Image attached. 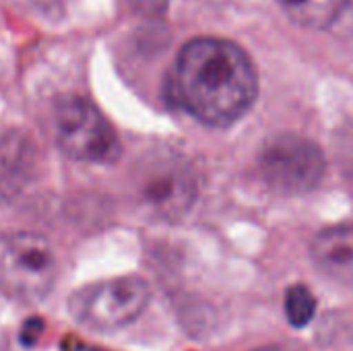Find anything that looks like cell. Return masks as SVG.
<instances>
[{
	"instance_id": "7a4b0ae2",
	"label": "cell",
	"mask_w": 353,
	"mask_h": 351,
	"mask_svg": "<svg viewBox=\"0 0 353 351\" xmlns=\"http://www.w3.org/2000/svg\"><path fill=\"white\" fill-rule=\"evenodd\" d=\"M58 277L52 244L33 232L0 234V294L19 304L46 300Z\"/></svg>"
},
{
	"instance_id": "52a82bcc",
	"label": "cell",
	"mask_w": 353,
	"mask_h": 351,
	"mask_svg": "<svg viewBox=\"0 0 353 351\" xmlns=\"http://www.w3.org/2000/svg\"><path fill=\"white\" fill-rule=\"evenodd\" d=\"M310 254L323 275L353 288V225H335L319 232Z\"/></svg>"
},
{
	"instance_id": "30bf717a",
	"label": "cell",
	"mask_w": 353,
	"mask_h": 351,
	"mask_svg": "<svg viewBox=\"0 0 353 351\" xmlns=\"http://www.w3.org/2000/svg\"><path fill=\"white\" fill-rule=\"evenodd\" d=\"M132 8L147 17V19H159L165 14L168 6H170V0H130Z\"/></svg>"
},
{
	"instance_id": "9c48e42d",
	"label": "cell",
	"mask_w": 353,
	"mask_h": 351,
	"mask_svg": "<svg viewBox=\"0 0 353 351\" xmlns=\"http://www.w3.org/2000/svg\"><path fill=\"white\" fill-rule=\"evenodd\" d=\"M285 319L290 321L292 327L302 329L310 325V321L316 314V298L306 285H292L285 292Z\"/></svg>"
},
{
	"instance_id": "6da1fadb",
	"label": "cell",
	"mask_w": 353,
	"mask_h": 351,
	"mask_svg": "<svg viewBox=\"0 0 353 351\" xmlns=\"http://www.w3.org/2000/svg\"><path fill=\"white\" fill-rule=\"evenodd\" d=\"M176 101L207 126H230L254 103L259 79L248 54L219 37L188 41L174 66Z\"/></svg>"
},
{
	"instance_id": "5b68a950",
	"label": "cell",
	"mask_w": 353,
	"mask_h": 351,
	"mask_svg": "<svg viewBox=\"0 0 353 351\" xmlns=\"http://www.w3.org/2000/svg\"><path fill=\"white\" fill-rule=\"evenodd\" d=\"M56 141L64 155L83 163H116L122 145L105 116L85 97H64L56 108Z\"/></svg>"
},
{
	"instance_id": "3957f363",
	"label": "cell",
	"mask_w": 353,
	"mask_h": 351,
	"mask_svg": "<svg viewBox=\"0 0 353 351\" xmlns=\"http://www.w3.org/2000/svg\"><path fill=\"white\" fill-rule=\"evenodd\" d=\"M263 182L277 194L298 197L314 190L327 172L323 149L296 132L273 134L256 159Z\"/></svg>"
},
{
	"instance_id": "8992f818",
	"label": "cell",
	"mask_w": 353,
	"mask_h": 351,
	"mask_svg": "<svg viewBox=\"0 0 353 351\" xmlns=\"http://www.w3.org/2000/svg\"><path fill=\"white\" fill-rule=\"evenodd\" d=\"M137 192L147 213L172 221L194 205L199 180L188 159L174 151H159L139 166Z\"/></svg>"
},
{
	"instance_id": "277c9868",
	"label": "cell",
	"mask_w": 353,
	"mask_h": 351,
	"mask_svg": "<svg viewBox=\"0 0 353 351\" xmlns=\"http://www.w3.org/2000/svg\"><path fill=\"white\" fill-rule=\"evenodd\" d=\"M149 298L145 279L126 275L79 288L68 298V312L85 329L118 331L143 314Z\"/></svg>"
},
{
	"instance_id": "8fae6325",
	"label": "cell",
	"mask_w": 353,
	"mask_h": 351,
	"mask_svg": "<svg viewBox=\"0 0 353 351\" xmlns=\"http://www.w3.org/2000/svg\"><path fill=\"white\" fill-rule=\"evenodd\" d=\"M256 351H306L304 348L296 345V343H281V345H271V348H263Z\"/></svg>"
},
{
	"instance_id": "ba28073f",
	"label": "cell",
	"mask_w": 353,
	"mask_h": 351,
	"mask_svg": "<svg viewBox=\"0 0 353 351\" xmlns=\"http://www.w3.org/2000/svg\"><path fill=\"white\" fill-rule=\"evenodd\" d=\"M283 12L300 27L327 29L331 27L352 0H277Z\"/></svg>"
},
{
	"instance_id": "7c38bea8",
	"label": "cell",
	"mask_w": 353,
	"mask_h": 351,
	"mask_svg": "<svg viewBox=\"0 0 353 351\" xmlns=\"http://www.w3.org/2000/svg\"><path fill=\"white\" fill-rule=\"evenodd\" d=\"M64 351H99V350H93V348H87V345H83V343H74V345H66Z\"/></svg>"
}]
</instances>
